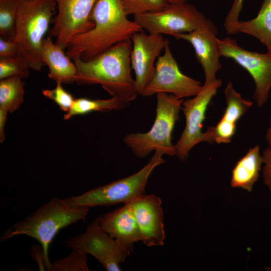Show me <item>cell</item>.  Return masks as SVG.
Masks as SVG:
<instances>
[{"label": "cell", "mask_w": 271, "mask_h": 271, "mask_svg": "<svg viewBox=\"0 0 271 271\" xmlns=\"http://www.w3.org/2000/svg\"><path fill=\"white\" fill-rule=\"evenodd\" d=\"M130 103L115 97L107 99H89L80 98L75 99L70 109L64 116L68 120L72 116L92 111L107 112L121 110L128 106Z\"/></svg>", "instance_id": "cell-20"}, {"label": "cell", "mask_w": 271, "mask_h": 271, "mask_svg": "<svg viewBox=\"0 0 271 271\" xmlns=\"http://www.w3.org/2000/svg\"><path fill=\"white\" fill-rule=\"evenodd\" d=\"M30 67L21 56L0 58V79L17 77L26 78L29 74Z\"/></svg>", "instance_id": "cell-24"}, {"label": "cell", "mask_w": 271, "mask_h": 271, "mask_svg": "<svg viewBox=\"0 0 271 271\" xmlns=\"http://www.w3.org/2000/svg\"><path fill=\"white\" fill-rule=\"evenodd\" d=\"M163 155V151L156 150L148 163L137 173L91 189L82 195L63 199V201L70 206L88 208L130 202L145 195L149 176L157 166L166 162Z\"/></svg>", "instance_id": "cell-6"}, {"label": "cell", "mask_w": 271, "mask_h": 271, "mask_svg": "<svg viewBox=\"0 0 271 271\" xmlns=\"http://www.w3.org/2000/svg\"><path fill=\"white\" fill-rule=\"evenodd\" d=\"M19 54V46L15 41L6 40L0 37V58L16 57Z\"/></svg>", "instance_id": "cell-31"}, {"label": "cell", "mask_w": 271, "mask_h": 271, "mask_svg": "<svg viewBox=\"0 0 271 271\" xmlns=\"http://www.w3.org/2000/svg\"><path fill=\"white\" fill-rule=\"evenodd\" d=\"M236 124L221 119L215 126L209 127L205 132V142L209 144L229 143L236 131Z\"/></svg>", "instance_id": "cell-27"}, {"label": "cell", "mask_w": 271, "mask_h": 271, "mask_svg": "<svg viewBox=\"0 0 271 271\" xmlns=\"http://www.w3.org/2000/svg\"><path fill=\"white\" fill-rule=\"evenodd\" d=\"M89 208L72 207L63 199L52 198L36 211L13 225L4 232L1 241L20 235L37 240L41 245L47 270H52L49 258V246L59 231L80 220H85Z\"/></svg>", "instance_id": "cell-3"}, {"label": "cell", "mask_w": 271, "mask_h": 271, "mask_svg": "<svg viewBox=\"0 0 271 271\" xmlns=\"http://www.w3.org/2000/svg\"><path fill=\"white\" fill-rule=\"evenodd\" d=\"M56 10L53 0H18L14 41L19 56L34 70L40 71L45 65L41 55L42 44Z\"/></svg>", "instance_id": "cell-4"}, {"label": "cell", "mask_w": 271, "mask_h": 271, "mask_svg": "<svg viewBox=\"0 0 271 271\" xmlns=\"http://www.w3.org/2000/svg\"><path fill=\"white\" fill-rule=\"evenodd\" d=\"M31 250L32 255L39 264L40 270H45V269H46V267L41 245H34L31 248Z\"/></svg>", "instance_id": "cell-32"}, {"label": "cell", "mask_w": 271, "mask_h": 271, "mask_svg": "<svg viewBox=\"0 0 271 271\" xmlns=\"http://www.w3.org/2000/svg\"><path fill=\"white\" fill-rule=\"evenodd\" d=\"M207 19L194 5L184 3L168 4L159 11L135 15L133 21L148 33L174 37L194 31Z\"/></svg>", "instance_id": "cell-8"}, {"label": "cell", "mask_w": 271, "mask_h": 271, "mask_svg": "<svg viewBox=\"0 0 271 271\" xmlns=\"http://www.w3.org/2000/svg\"><path fill=\"white\" fill-rule=\"evenodd\" d=\"M187 0H167L168 4H180L186 3Z\"/></svg>", "instance_id": "cell-35"}, {"label": "cell", "mask_w": 271, "mask_h": 271, "mask_svg": "<svg viewBox=\"0 0 271 271\" xmlns=\"http://www.w3.org/2000/svg\"><path fill=\"white\" fill-rule=\"evenodd\" d=\"M264 166L262 171V178L264 184L271 192V147L268 146L261 154Z\"/></svg>", "instance_id": "cell-30"}, {"label": "cell", "mask_w": 271, "mask_h": 271, "mask_svg": "<svg viewBox=\"0 0 271 271\" xmlns=\"http://www.w3.org/2000/svg\"><path fill=\"white\" fill-rule=\"evenodd\" d=\"M128 203L138 224L141 241L149 247L163 245L165 233L160 198L154 194L145 195Z\"/></svg>", "instance_id": "cell-15"}, {"label": "cell", "mask_w": 271, "mask_h": 271, "mask_svg": "<svg viewBox=\"0 0 271 271\" xmlns=\"http://www.w3.org/2000/svg\"><path fill=\"white\" fill-rule=\"evenodd\" d=\"M156 116L151 129L146 133H130L123 138L125 144L138 158H144L153 151L161 150L164 154L175 155L172 133L179 119L183 99L160 92L156 94Z\"/></svg>", "instance_id": "cell-5"}, {"label": "cell", "mask_w": 271, "mask_h": 271, "mask_svg": "<svg viewBox=\"0 0 271 271\" xmlns=\"http://www.w3.org/2000/svg\"><path fill=\"white\" fill-rule=\"evenodd\" d=\"M126 15H140L163 9L168 4L167 0H120Z\"/></svg>", "instance_id": "cell-25"}, {"label": "cell", "mask_w": 271, "mask_h": 271, "mask_svg": "<svg viewBox=\"0 0 271 271\" xmlns=\"http://www.w3.org/2000/svg\"><path fill=\"white\" fill-rule=\"evenodd\" d=\"M262 164L259 146L250 149L234 166L232 171L231 187L251 192L258 180Z\"/></svg>", "instance_id": "cell-18"}, {"label": "cell", "mask_w": 271, "mask_h": 271, "mask_svg": "<svg viewBox=\"0 0 271 271\" xmlns=\"http://www.w3.org/2000/svg\"><path fill=\"white\" fill-rule=\"evenodd\" d=\"M221 84L222 81L219 79L208 84H204L201 90L193 98L183 101L182 109L185 116L186 125L174 145L175 156L180 161L187 160L190 151L196 145L205 142V132L201 130L202 123L207 106Z\"/></svg>", "instance_id": "cell-11"}, {"label": "cell", "mask_w": 271, "mask_h": 271, "mask_svg": "<svg viewBox=\"0 0 271 271\" xmlns=\"http://www.w3.org/2000/svg\"><path fill=\"white\" fill-rule=\"evenodd\" d=\"M64 53L60 46L52 38H45L41 50V58L49 68L48 77L56 83L72 84L78 78L77 69L74 62Z\"/></svg>", "instance_id": "cell-17"}, {"label": "cell", "mask_w": 271, "mask_h": 271, "mask_svg": "<svg viewBox=\"0 0 271 271\" xmlns=\"http://www.w3.org/2000/svg\"><path fill=\"white\" fill-rule=\"evenodd\" d=\"M22 79L14 77L1 80L0 107L13 113L24 101V86Z\"/></svg>", "instance_id": "cell-21"}, {"label": "cell", "mask_w": 271, "mask_h": 271, "mask_svg": "<svg viewBox=\"0 0 271 271\" xmlns=\"http://www.w3.org/2000/svg\"><path fill=\"white\" fill-rule=\"evenodd\" d=\"M98 218L104 230L123 244L132 248L134 242L141 241L138 224L128 203Z\"/></svg>", "instance_id": "cell-16"}, {"label": "cell", "mask_w": 271, "mask_h": 271, "mask_svg": "<svg viewBox=\"0 0 271 271\" xmlns=\"http://www.w3.org/2000/svg\"><path fill=\"white\" fill-rule=\"evenodd\" d=\"M131 68L135 74V81L139 95L153 78L156 69L155 61L164 49L166 39L162 35L147 34L143 30L133 34L131 38Z\"/></svg>", "instance_id": "cell-13"}, {"label": "cell", "mask_w": 271, "mask_h": 271, "mask_svg": "<svg viewBox=\"0 0 271 271\" xmlns=\"http://www.w3.org/2000/svg\"><path fill=\"white\" fill-rule=\"evenodd\" d=\"M86 254L76 250L52 263V271H88Z\"/></svg>", "instance_id": "cell-26"}, {"label": "cell", "mask_w": 271, "mask_h": 271, "mask_svg": "<svg viewBox=\"0 0 271 271\" xmlns=\"http://www.w3.org/2000/svg\"><path fill=\"white\" fill-rule=\"evenodd\" d=\"M164 54L156 62L154 76L144 89L141 96H150L160 92L170 93L178 99L197 95L202 88L201 82L180 71L166 39Z\"/></svg>", "instance_id": "cell-9"}, {"label": "cell", "mask_w": 271, "mask_h": 271, "mask_svg": "<svg viewBox=\"0 0 271 271\" xmlns=\"http://www.w3.org/2000/svg\"><path fill=\"white\" fill-rule=\"evenodd\" d=\"M65 245L72 250L91 255L108 271L120 270V264L124 262L132 249L105 231L98 217L83 233L65 241Z\"/></svg>", "instance_id": "cell-7"}, {"label": "cell", "mask_w": 271, "mask_h": 271, "mask_svg": "<svg viewBox=\"0 0 271 271\" xmlns=\"http://www.w3.org/2000/svg\"><path fill=\"white\" fill-rule=\"evenodd\" d=\"M131 40L120 42L88 60H73L77 69L76 83L99 84L112 97L130 103L139 95L131 75Z\"/></svg>", "instance_id": "cell-2"}, {"label": "cell", "mask_w": 271, "mask_h": 271, "mask_svg": "<svg viewBox=\"0 0 271 271\" xmlns=\"http://www.w3.org/2000/svg\"><path fill=\"white\" fill-rule=\"evenodd\" d=\"M238 33L251 35L258 39L271 53V0H263L257 16L247 21H239L233 34Z\"/></svg>", "instance_id": "cell-19"}, {"label": "cell", "mask_w": 271, "mask_h": 271, "mask_svg": "<svg viewBox=\"0 0 271 271\" xmlns=\"http://www.w3.org/2000/svg\"><path fill=\"white\" fill-rule=\"evenodd\" d=\"M58 13L52 19L49 37L66 50L76 35L91 29L94 25L90 15L96 0H53Z\"/></svg>", "instance_id": "cell-12"}, {"label": "cell", "mask_w": 271, "mask_h": 271, "mask_svg": "<svg viewBox=\"0 0 271 271\" xmlns=\"http://www.w3.org/2000/svg\"><path fill=\"white\" fill-rule=\"evenodd\" d=\"M244 0H233L224 23V27L227 34L233 35L235 26L239 21V16L242 10Z\"/></svg>", "instance_id": "cell-29"}, {"label": "cell", "mask_w": 271, "mask_h": 271, "mask_svg": "<svg viewBox=\"0 0 271 271\" xmlns=\"http://www.w3.org/2000/svg\"><path fill=\"white\" fill-rule=\"evenodd\" d=\"M18 0H0V36L14 41Z\"/></svg>", "instance_id": "cell-23"}, {"label": "cell", "mask_w": 271, "mask_h": 271, "mask_svg": "<svg viewBox=\"0 0 271 271\" xmlns=\"http://www.w3.org/2000/svg\"><path fill=\"white\" fill-rule=\"evenodd\" d=\"M90 20L94 27L74 36L66 49V55L72 60L80 58L88 61L143 30L127 18L120 0H96Z\"/></svg>", "instance_id": "cell-1"}, {"label": "cell", "mask_w": 271, "mask_h": 271, "mask_svg": "<svg viewBox=\"0 0 271 271\" xmlns=\"http://www.w3.org/2000/svg\"><path fill=\"white\" fill-rule=\"evenodd\" d=\"M226 108L221 118L230 123L236 124L238 120L252 106L253 103L242 97L229 82L224 90Z\"/></svg>", "instance_id": "cell-22"}, {"label": "cell", "mask_w": 271, "mask_h": 271, "mask_svg": "<svg viewBox=\"0 0 271 271\" xmlns=\"http://www.w3.org/2000/svg\"><path fill=\"white\" fill-rule=\"evenodd\" d=\"M62 84L57 82L55 88L43 89L42 94L45 97L53 100L62 110L66 113L71 109L75 99L63 88Z\"/></svg>", "instance_id": "cell-28"}, {"label": "cell", "mask_w": 271, "mask_h": 271, "mask_svg": "<svg viewBox=\"0 0 271 271\" xmlns=\"http://www.w3.org/2000/svg\"><path fill=\"white\" fill-rule=\"evenodd\" d=\"M9 112L0 107V142L3 143L5 140V134L4 132V128L7 119V114Z\"/></svg>", "instance_id": "cell-33"}, {"label": "cell", "mask_w": 271, "mask_h": 271, "mask_svg": "<svg viewBox=\"0 0 271 271\" xmlns=\"http://www.w3.org/2000/svg\"><path fill=\"white\" fill-rule=\"evenodd\" d=\"M218 44L221 57L233 59L251 75L255 85L253 97L261 107L268 100L271 88V53L247 50L229 37L218 39Z\"/></svg>", "instance_id": "cell-10"}, {"label": "cell", "mask_w": 271, "mask_h": 271, "mask_svg": "<svg viewBox=\"0 0 271 271\" xmlns=\"http://www.w3.org/2000/svg\"><path fill=\"white\" fill-rule=\"evenodd\" d=\"M217 34L216 27L207 19L194 31L174 36L177 39L188 42L193 46L196 58L203 70L206 84L217 79L216 74L221 67Z\"/></svg>", "instance_id": "cell-14"}, {"label": "cell", "mask_w": 271, "mask_h": 271, "mask_svg": "<svg viewBox=\"0 0 271 271\" xmlns=\"http://www.w3.org/2000/svg\"><path fill=\"white\" fill-rule=\"evenodd\" d=\"M265 139L268 146L271 147V118H270L269 127L267 129Z\"/></svg>", "instance_id": "cell-34"}]
</instances>
